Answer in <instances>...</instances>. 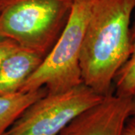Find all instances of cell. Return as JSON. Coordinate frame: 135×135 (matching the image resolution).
Masks as SVG:
<instances>
[{
  "instance_id": "cell-1",
  "label": "cell",
  "mask_w": 135,
  "mask_h": 135,
  "mask_svg": "<svg viewBox=\"0 0 135 135\" xmlns=\"http://www.w3.org/2000/svg\"><path fill=\"white\" fill-rule=\"evenodd\" d=\"M135 0H95L80 56L83 83L105 97L132 51L131 18Z\"/></svg>"
},
{
  "instance_id": "cell-2",
  "label": "cell",
  "mask_w": 135,
  "mask_h": 135,
  "mask_svg": "<svg viewBox=\"0 0 135 135\" xmlns=\"http://www.w3.org/2000/svg\"><path fill=\"white\" fill-rule=\"evenodd\" d=\"M74 0H8L0 13V37L44 59L67 24Z\"/></svg>"
},
{
  "instance_id": "cell-3",
  "label": "cell",
  "mask_w": 135,
  "mask_h": 135,
  "mask_svg": "<svg viewBox=\"0 0 135 135\" xmlns=\"http://www.w3.org/2000/svg\"><path fill=\"white\" fill-rule=\"evenodd\" d=\"M95 0H74L67 24L48 54L20 92L44 87L47 93L65 92L83 83L80 65L83 39Z\"/></svg>"
},
{
  "instance_id": "cell-4",
  "label": "cell",
  "mask_w": 135,
  "mask_h": 135,
  "mask_svg": "<svg viewBox=\"0 0 135 135\" xmlns=\"http://www.w3.org/2000/svg\"><path fill=\"white\" fill-rule=\"evenodd\" d=\"M104 98L84 83L65 92L47 93L29 105L5 135H59Z\"/></svg>"
},
{
  "instance_id": "cell-5",
  "label": "cell",
  "mask_w": 135,
  "mask_h": 135,
  "mask_svg": "<svg viewBox=\"0 0 135 135\" xmlns=\"http://www.w3.org/2000/svg\"><path fill=\"white\" fill-rule=\"evenodd\" d=\"M130 106L131 97L113 93L77 116L59 135H121Z\"/></svg>"
},
{
  "instance_id": "cell-6",
  "label": "cell",
  "mask_w": 135,
  "mask_h": 135,
  "mask_svg": "<svg viewBox=\"0 0 135 135\" xmlns=\"http://www.w3.org/2000/svg\"><path fill=\"white\" fill-rule=\"evenodd\" d=\"M43 59L19 47L0 65V95L20 92L25 81L37 69Z\"/></svg>"
},
{
  "instance_id": "cell-7",
  "label": "cell",
  "mask_w": 135,
  "mask_h": 135,
  "mask_svg": "<svg viewBox=\"0 0 135 135\" xmlns=\"http://www.w3.org/2000/svg\"><path fill=\"white\" fill-rule=\"evenodd\" d=\"M47 93L46 88L0 95V135H5L24 110Z\"/></svg>"
},
{
  "instance_id": "cell-8",
  "label": "cell",
  "mask_w": 135,
  "mask_h": 135,
  "mask_svg": "<svg viewBox=\"0 0 135 135\" xmlns=\"http://www.w3.org/2000/svg\"><path fill=\"white\" fill-rule=\"evenodd\" d=\"M113 84L115 95L121 97H131L135 92V43L128 59L116 73Z\"/></svg>"
},
{
  "instance_id": "cell-9",
  "label": "cell",
  "mask_w": 135,
  "mask_h": 135,
  "mask_svg": "<svg viewBox=\"0 0 135 135\" xmlns=\"http://www.w3.org/2000/svg\"><path fill=\"white\" fill-rule=\"evenodd\" d=\"M20 46L11 39L0 37V65L5 59Z\"/></svg>"
},
{
  "instance_id": "cell-10",
  "label": "cell",
  "mask_w": 135,
  "mask_h": 135,
  "mask_svg": "<svg viewBox=\"0 0 135 135\" xmlns=\"http://www.w3.org/2000/svg\"><path fill=\"white\" fill-rule=\"evenodd\" d=\"M121 135H135V115L127 119Z\"/></svg>"
},
{
  "instance_id": "cell-11",
  "label": "cell",
  "mask_w": 135,
  "mask_h": 135,
  "mask_svg": "<svg viewBox=\"0 0 135 135\" xmlns=\"http://www.w3.org/2000/svg\"><path fill=\"white\" fill-rule=\"evenodd\" d=\"M135 115V92L131 97V106H130V116Z\"/></svg>"
},
{
  "instance_id": "cell-12",
  "label": "cell",
  "mask_w": 135,
  "mask_h": 135,
  "mask_svg": "<svg viewBox=\"0 0 135 135\" xmlns=\"http://www.w3.org/2000/svg\"><path fill=\"white\" fill-rule=\"evenodd\" d=\"M131 40L132 44L135 43V19L134 22L131 28Z\"/></svg>"
},
{
  "instance_id": "cell-13",
  "label": "cell",
  "mask_w": 135,
  "mask_h": 135,
  "mask_svg": "<svg viewBox=\"0 0 135 135\" xmlns=\"http://www.w3.org/2000/svg\"><path fill=\"white\" fill-rule=\"evenodd\" d=\"M8 0H0V13L4 8L5 5L8 3Z\"/></svg>"
}]
</instances>
